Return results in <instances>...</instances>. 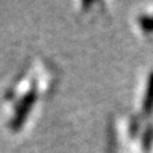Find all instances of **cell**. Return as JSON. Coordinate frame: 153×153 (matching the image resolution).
<instances>
[{"mask_svg":"<svg viewBox=\"0 0 153 153\" xmlns=\"http://www.w3.org/2000/svg\"><path fill=\"white\" fill-rule=\"evenodd\" d=\"M146 111H149L153 106V75L151 78V82H149V87H148V93H147V97H146Z\"/></svg>","mask_w":153,"mask_h":153,"instance_id":"1","label":"cell"}]
</instances>
